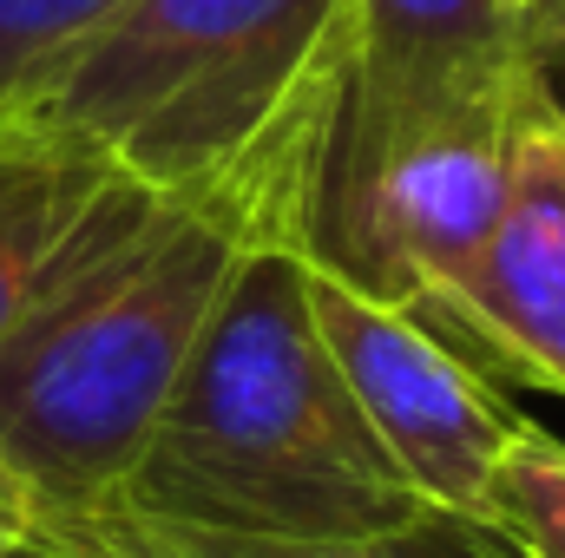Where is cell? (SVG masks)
<instances>
[{"label":"cell","instance_id":"5b68a950","mask_svg":"<svg viewBox=\"0 0 565 558\" xmlns=\"http://www.w3.org/2000/svg\"><path fill=\"white\" fill-rule=\"evenodd\" d=\"M309 309L355 408L402 466V480L427 506L493 519V473L526 420L487 388V375L467 355H454L427 329L422 309L382 302L316 264H309Z\"/></svg>","mask_w":565,"mask_h":558},{"label":"cell","instance_id":"7c38bea8","mask_svg":"<svg viewBox=\"0 0 565 558\" xmlns=\"http://www.w3.org/2000/svg\"><path fill=\"white\" fill-rule=\"evenodd\" d=\"M20 539H26V500H20V486L0 473V558L13 552Z\"/></svg>","mask_w":565,"mask_h":558},{"label":"cell","instance_id":"277c9868","mask_svg":"<svg viewBox=\"0 0 565 558\" xmlns=\"http://www.w3.org/2000/svg\"><path fill=\"white\" fill-rule=\"evenodd\" d=\"M493 106H526L507 0H355L349 79L316 164L302 257L329 270L388 158L460 112Z\"/></svg>","mask_w":565,"mask_h":558},{"label":"cell","instance_id":"5bb4252c","mask_svg":"<svg viewBox=\"0 0 565 558\" xmlns=\"http://www.w3.org/2000/svg\"><path fill=\"white\" fill-rule=\"evenodd\" d=\"M520 7H526V0H507V13H520Z\"/></svg>","mask_w":565,"mask_h":558},{"label":"cell","instance_id":"30bf717a","mask_svg":"<svg viewBox=\"0 0 565 558\" xmlns=\"http://www.w3.org/2000/svg\"><path fill=\"white\" fill-rule=\"evenodd\" d=\"M493 526H507L533 558H565V440L533 420L493 473Z\"/></svg>","mask_w":565,"mask_h":558},{"label":"cell","instance_id":"6da1fadb","mask_svg":"<svg viewBox=\"0 0 565 558\" xmlns=\"http://www.w3.org/2000/svg\"><path fill=\"white\" fill-rule=\"evenodd\" d=\"M322 144L296 139L178 197L126 171L93 191L46 282L0 335V473L26 513L119 500L237 257L250 244L302 250Z\"/></svg>","mask_w":565,"mask_h":558},{"label":"cell","instance_id":"4fadbf2b","mask_svg":"<svg viewBox=\"0 0 565 558\" xmlns=\"http://www.w3.org/2000/svg\"><path fill=\"white\" fill-rule=\"evenodd\" d=\"M7 558H79V552H60V546H40V539H20Z\"/></svg>","mask_w":565,"mask_h":558},{"label":"cell","instance_id":"9c48e42d","mask_svg":"<svg viewBox=\"0 0 565 558\" xmlns=\"http://www.w3.org/2000/svg\"><path fill=\"white\" fill-rule=\"evenodd\" d=\"M126 0H0V126L20 112V99L86 40L99 33Z\"/></svg>","mask_w":565,"mask_h":558},{"label":"cell","instance_id":"ba28073f","mask_svg":"<svg viewBox=\"0 0 565 558\" xmlns=\"http://www.w3.org/2000/svg\"><path fill=\"white\" fill-rule=\"evenodd\" d=\"M113 164L46 139H0V335L20 322Z\"/></svg>","mask_w":565,"mask_h":558},{"label":"cell","instance_id":"52a82bcc","mask_svg":"<svg viewBox=\"0 0 565 558\" xmlns=\"http://www.w3.org/2000/svg\"><path fill=\"white\" fill-rule=\"evenodd\" d=\"M26 539L79 558H533L507 526L447 506H427L422 519L369 539H257L132 506H93V513H26Z\"/></svg>","mask_w":565,"mask_h":558},{"label":"cell","instance_id":"8fae6325","mask_svg":"<svg viewBox=\"0 0 565 558\" xmlns=\"http://www.w3.org/2000/svg\"><path fill=\"white\" fill-rule=\"evenodd\" d=\"M520 26V73H526V106L546 132L565 139V0H526L513 13Z\"/></svg>","mask_w":565,"mask_h":558},{"label":"cell","instance_id":"8992f818","mask_svg":"<svg viewBox=\"0 0 565 558\" xmlns=\"http://www.w3.org/2000/svg\"><path fill=\"white\" fill-rule=\"evenodd\" d=\"M507 375L565 395V139L526 119L507 211L467 282L434 309Z\"/></svg>","mask_w":565,"mask_h":558},{"label":"cell","instance_id":"7a4b0ae2","mask_svg":"<svg viewBox=\"0 0 565 558\" xmlns=\"http://www.w3.org/2000/svg\"><path fill=\"white\" fill-rule=\"evenodd\" d=\"M257 539H369L422 519L309 309V257L250 244L119 500Z\"/></svg>","mask_w":565,"mask_h":558},{"label":"cell","instance_id":"3957f363","mask_svg":"<svg viewBox=\"0 0 565 558\" xmlns=\"http://www.w3.org/2000/svg\"><path fill=\"white\" fill-rule=\"evenodd\" d=\"M355 0H126L0 126L73 144L151 191H204L329 139Z\"/></svg>","mask_w":565,"mask_h":558}]
</instances>
